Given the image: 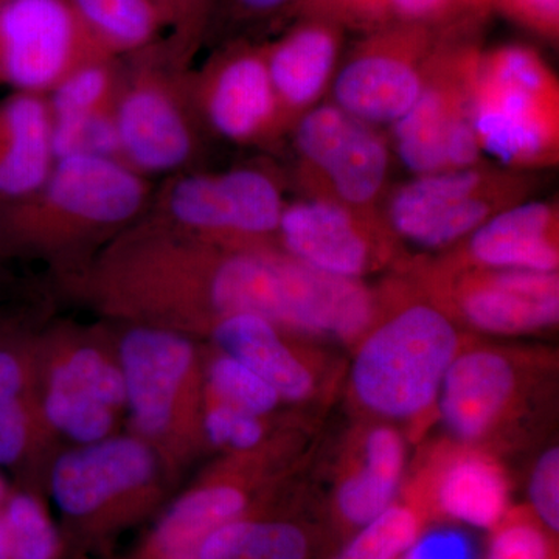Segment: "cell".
Masks as SVG:
<instances>
[{"label":"cell","instance_id":"cell-4","mask_svg":"<svg viewBox=\"0 0 559 559\" xmlns=\"http://www.w3.org/2000/svg\"><path fill=\"white\" fill-rule=\"evenodd\" d=\"M131 58L114 106L120 162L146 179L190 171L205 131L191 100L190 68L173 60L165 40Z\"/></svg>","mask_w":559,"mask_h":559},{"label":"cell","instance_id":"cell-16","mask_svg":"<svg viewBox=\"0 0 559 559\" xmlns=\"http://www.w3.org/2000/svg\"><path fill=\"white\" fill-rule=\"evenodd\" d=\"M347 31L330 17L301 13L271 43L263 44L283 127L293 130L331 87L342 60Z\"/></svg>","mask_w":559,"mask_h":559},{"label":"cell","instance_id":"cell-37","mask_svg":"<svg viewBox=\"0 0 559 559\" xmlns=\"http://www.w3.org/2000/svg\"><path fill=\"white\" fill-rule=\"evenodd\" d=\"M491 11L540 39L557 43L559 36V0H488Z\"/></svg>","mask_w":559,"mask_h":559},{"label":"cell","instance_id":"cell-5","mask_svg":"<svg viewBox=\"0 0 559 559\" xmlns=\"http://www.w3.org/2000/svg\"><path fill=\"white\" fill-rule=\"evenodd\" d=\"M286 202L277 176L260 167L186 171L154 190L148 215L226 248L277 245Z\"/></svg>","mask_w":559,"mask_h":559},{"label":"cell","instance_id":"cell-14","mask_svg":"<svg viewBox=\"0 0 559 559\" xmlns=\"http://www.w3.org/2000/svg\"><path fill=\"white\" fill-rule=\"evenodd\" d=\"M395 242L384 218L318 197L286 204L277 234L280 249L293 259L356 280L392 260Z\"/></svg>","mask_w":559,"mask_h":559},{"label":"cell","instance_id":"cell-42","mask_svg":"<svg viewBox=\"0 0 559 559\" xmlns=\"http://www.w3.org/2000/svg\"><path fill=\"white\" fill-rule=\"evenodd\" d=\"M400 559H404V557H401Z\"/></svg>","mask_w":559,"mask_h":559},{"label":"cell","instance_id":"cell-29","mask_svg":"<svg viewBox=\"0 0 559 559\" xmlns=\"http://www.w3.org/2000/svg\"><path fill=\"white\" fill-rule=\"evenodd\" d=\"M64 543L35 495L9 492L0 507V559H62Z\"/></svg>","mask_w":559,"mask_h":559},{"label":"cell","instance_id":"cell-28","mask_svg":"<svg viewBox=\"0 0 559 559\" xmlns=\"http://www.w3.org/2000/svg\"><path fill=\"white\" fill-rule=\"evenodd\" d=\"M123 64L117 58H100L73 70L46 95L51 124L75 123L114 112Z\"/></svg>","mask_w":559,"mask_h":559},{"label":"cell","instance_id":"cell-41","mask_svg":"<svg viewBox=\"0 0 559 559\" xmlns=\"http://www.w3.org/2000/svg\"><path fill=\"white\" fill-rule=\"evenodd\" d=\"M2 250H5V248H3L2 242H0V252H2Z\"/></svg>","mask_w":559,"mask_h":559},{"label":"cell","instance_id":"cell-35","mask_svg":"<svg viewBox=\"0 0 559 559\" xmlns=\"http://www.w3.org/2000/svg\"><path fill=\"white\" fill-rule=\"evenodd\" d=\"M204 426L213 444L235 451L253 450L264 437L261 417L219 401L205 415Z\"/></svg>","mask_w":559,"mask_h":559},{"label":"cell","instance_id":"cell-25","mask_svg":"<svg viewBox=\"0 0 559 559\" xmlns=\"http://www.w3.org/2000/svg\"><path fill=\"white\" fill-rule=\"evenodd\" d=\"M312 551L304 522L255 510L212 533L197 559H311Z\"/></svg>","mask_w":559,"mask_h":559},{"label":"cell","instance_id":"cell-12","mask_svg":"<svg viewBox=\"0 0 559 559\" xmlns=\"http://www.w3.org/2000/svg\"><path fill=\"white\" fill-rule=\"evenodd\" d=\"M106 55L69 0H0V86L47 95L73 70Z\"/></svg>","mask_w":559,"mask_h":559},{"label":"cell","instance_id":"cell-38","mask_svg":"<svg viewBox=\"0 0 559 559\" xmlns=\"http://www.w3.org/2000/svg\"><path fill=\"white\" fill-rule=\"evenodd\" d=\"M404 559H473L468 540L455 533L425 532L412 544L409 550L403 555Z\"/></svg>","mask_w":559,"mask_h":559},{"label":"cell","instance_id":"cell-24","mask_svg":"<svg viewBox=\"0 0 559 559\" xmlns=\"http://www.w3.org/2000/svg\"><path fill=\"white\" fill-rule=\"evenodd\" d=\"M255 510L241 485L223 481L193 489L165 510L138 559H197L212 533Z\"/></svg>","mask_w":559,"mask_h":559},{"label":"cell","instance_id":"cell-13","mask_svg":"<svg viewBox=\"0 0 559 559\" xmlns=\"http://www.w3.org/2000/svg\"><path fill=\"white\" fill-rule=\"evenodd\" d=\"M190 94L205 131L238 145H271L288 134L263 44L238 40L189 72Z\"/></svg>","mask_w":559,"mask_h":559},{"label":"cell","instance_id":"cell-40","mask_svg":"<svg viewBox=\"0 0 559 559\" xmlns=\"http://www.w3.org/2000/svg\"><path fill=\"white\" fill-rule=\"evenodd\" d=\"M7 496H9V489L5 488L2 479H0V507H2L3 502H5Z\"/></svg>","mask_w":559,"mask_h":559},{"label":"cell","instance_id":"cell-20","mask_svg":"<svg viewBox=\"0 0 559 559\" xmlns=\"http://www.w3.org/2000/svg\"><path fill=\"white\" fill-rule=\"evenodd\" d=\"M124 401L120 369L95 349L83 348L55 369L44 409L55 428L87 444L108 436Z\"/></svg>","mask_w":559,"mask_h":559},{"label":"cell","instance_id":"cell-8","mask_svg":"<svg viewBox=\"0 0 559 559\" xmlns=\"http://www.w3.org/2000/svg\"><path fill=\"white\" fill-rule=\"evenodd\" d=\"M415 272L430 299L477 333L521 336L558 323V272L489 270L447 255Z\"/></svg>","mask_w":559,"mask_h":559},{"label":"cell","instance_id":"cell-17","mask_svg":"<svg viewBox=\"0 0 559 559\" xmlns=\"http://www.w3.org/2000/svg\"><path fill=\"white\" fill-rule=\"evenodd\" d=\"M411 500L428 518H444L469 527L491 532L510 511V484L502 465L491 452L465 447L436 455Z\"/></svg>","mask_w":559,"mask_h":559},{"label":"cell","instance_id":"cell-27","mask_svg":"<svg viewBox=\"0 0 559 559\" xmlns=\"http://www.w3.org/2000/svg\"><path fill=\"white\" fill-rule=\"evenodd\" d=\"M380 27L407 25L452 35H480L488 0H345Z\"/></svg>","mask_w":559,"mask_h":559},{"label":"cell","instance_id":"cell-19","mask_svg":"<svg viewBox=\"0 0 559 559\" xmlns=\"http://www.w3.org/2000/svg\"><path fill=\"white\" fill-rule=\"evenodd\" d=\"M558 216L554 202H518L485 221L447 257L489 270L558 272Z\"/></svg>","mask_w":559,"mask_h":559},{"label":"cell","instance_id":"cell-32","mask_svg":"<svg viewBox=\"0 0 559 559\" xmlns=\"http://www.w3.org/2000/svg\"><path fill=\"white\" fill-rule=\"evenodd\" d=\"M210 384L219 403L257 417L271 414L282 403L275 389L260 374L227 355H221L210 367Z\"/></svg>","mask_w":559,"mask_h":559},{"label":"cell","instance_id":"cell-30","mask_svg":"<svg viewBox=\"0 0 559 559\" xmlns=\"http://www.w3.org/2000/svg\"><path fill=\"white\" fill-rule=\"evenodd\" d=\"M27 381L21 353L9 344H0V466L17 465L27 452Z\"/></svg>","mask_w":559,"mask_h":559},{"label":"cell","instance_id":"cell-23","mask_svg":"<svg viewBox=\"0 0 559 559\" xmlns=\"http://www.w3.org/2000/svg\"><path fill=\"white\" fill-rule=\"evenodd\" d=\"M406 466V443L393 426H371L359 443L355 466L342 474L334 491V516L356 532L395 503Z\"/></svg>","mask_w":559,"mask_h":559},{"label":"cell","instance_id":"cell-1","mask_svg":"<svg viewBox=\"0 0 559 559\" xmlns=\"http://www.w3.org/2000/svg\"><path fill=\"white\" fill-rule=\"evenodd\" d=\"M382 300L356 342L349 392L374 417L415 421L436 411L441 382L462 349L459 323L421 288Z\"/></svg>","mask_w":559,"mask_h":559},{"label":"cell","instance_id":"cell-26","mask_svg":"<svg viewBox=\"0 0 559 559\" xmlns=\"http://www.w3.org/2000/svg\"><path fill=\"white\" fill-rule=\"evenodd\" d=\"M91 38L109 57H135L168 38L156 0H69Z\"/></svg>","mask_w":559,"mask_h":559},{"label":"cell","instance_id":"cell-39","mask_svg":"<svg viewBox=\"0 0 559 559\" xmlns=\"http://www.w3.org/2000/svg\"><path fill=\"white\" fill-rule=\"evenodd\" d=\"M305 2L307 0H231L235 9L241 14L259 17V20L280 16V14H293L296 17Z\"/></svg>","mask_w":559,"mask_h":559},{"label":"cell","instance_id":"cell-10","mask_svg":"<svg viewBox=\"0 0 559 559\" xmlns=\"http://www.w3.org/2000/svg\"><path fill=\"white\" fill-rule=\"evenodd\" d=\"M154 466L153 452L142 441H94L55 463L51 498L73 535L103 538L145 509Z\"/></svg>","mask_w":559,"mask_h":559},{"label":"cell","instance_id":"cell-3","mask_svg":"<svg viewBox=\"0 0 559 559\" xmlns=\"http://www.w3.org/2000/svg\"><path fill=\"white\" fill-rule=\"evenodd\" d=\"M474 128L495 164L527 173L557 164L559 86L538 50L518 43L481 49Z\"/></svg>","mask_w":559,"mask_h":559},{"label":"cell","instance_id":"cell-7","mask_svg":"<svg viewBox=\"0 0 559 559\" xmlns=\"http://www.w3.org/2000/svg\"><path fill=\"white\" fill-rule=\"evenodd\" d=\"M480 35L451 36L441 44L421 94L393 127L396 154L415 176L481 162L474 128V90Z\"/></svg>","mask_w":559,"mask_h":559},{"label":"cell","instance_id":"cell-31","mask_svg":"<svg viewBox=\"0 0 559 559\" xmlns=\"http://www.w3.org/2000/svg\"><path fill=\"white\" fill-rule=\"evenodd\" d=\"M426 518L411 503H393L331 559H400L425 532Z\"/></svg>","mask_w":559,"mask_h":559},{"label":"cell","instance_id":"cell-34","mask_svg":"<svg viewBox=\"0 0 559 559\" xmlns=\"http://www.w3.org/2000/svg\"><path fill=\"white\" fill-rule=\"evenodd\" d=\"M168 22L165 46L179 64L190 68L212 16L215 0H156Z\"/></svg>","mask_w":559,"mask_h":559},{"label":"cell","instance_id":"cell-9","mask_svg":"<svg viewBox=\"0 0 559 559\" xmlns=\"http://www.w3.org/2000/svg\"><path fill=\"white\" fill-rule=\"evenodd\" d=\"M290 132L310 197L384 218L378 204L388 187L390 150L377 127L331 102L304 114Z\"/></svg>","mask_w":559,"mask_h":559},{"label":"cell","instance_id":"cell-21","mask_svg":"<svg viewBox=\"0 0 559 559\" xmlns=\"http://www.w3.org/2000/svg\"><path fill=\"white\" fill-rule=\"evenodd\" d=\"M285 331L260 316L234 314L213 325V340L223 355L260 374L280 399L305 403L318 396V364L294 348Z\"/></svg>","mask_w":559,"mask_h":559},{"label":"cell","instance_id":"cell-15","mask_svg":"<svg viewBox=\"0 0 559 559\" xmlns=\"http://www.w3.org/2000/svg\"><path fill=\"white\" fill-rule=\"evenodd\" d=\"M527 382L524 360L491 345H463L441 382L436 409L455 441L479 448L516 415Z\"/></svg>","mask_w":559,"mask_h":559},{"label":"cell","instance_id":"cell-6","mask_svg":"<svg viewBox=\"0 0 559 559\" xmlns=\"http://www.w3.org/2000/svg\"><path fill=\"white\" fill-rule=\"evenodd\" d=\"M535 180L498 164L415 176L393 191L384 212L396 240L441 252L469 237L496 213L528 200Z\"/></svg>","mask_w":559,"mask_h":559},{"label":"cell","instance_id":"cell-18","mask_svg":"<svg viewBox=\"0 0 559 559\" xmlns=\"http://www.w3.org/2000/svg\"><path fill=\"white\" fill-rule=\"evenodd\" d=\"M120 364L135 426L145 436H162L193 364V345L173 331L138 326L120 342Z\"/></svg>","mask_w":559,"mask_h":559},{"label":"cell","instance_id":"cell-11","mask_svg":"<svg viewBox=\"0 0 559 559\" xmlns=\"http://www.w3.org/2000/svg\"><path fill=\"white\" fill-rule=\"evenodd\" d=\"M452 33L390 25L364 33L342 58L333 103L371 127L395 124L417 102L430 64Z\"/></svg>","mask_w":559,"mask_h":559},{"label":"cell","instance_id":"cell-36","mask_svg":"<svg viewBox=\"0 0 559 559\" xmlns=\"http://www.w3.org/2000/svg\"><path fill=\"white\" fill-rule=\"evenodd\" d=\"M530 511L551 535L559 533V450L544 451L528 479Z\"/></svg>","mask_w":559,"mask_h":559},{"label":"cell","instance_id":"cell-22","mask_svg":"<svg viewBox=\"0 0 559 559\" xmlns=\"http://www.w3.org/2000/svg\"><path fill=\"white\" fill-rule=\"evenodd\" d=\"M55 162L46 95L10 92L0 100V207L31 198Z\"/></svg>","mask_w":559,"mask_h":559},{"label":"cell","instance_id":"cell-33","mask_svg":"<svg viewBox=\"0 0 559 559\" xmlns=\"http://www.w3.org/2000/svg\"><path fill=\"white\" fill-rule=\"evenodd\" d=\"M485 559H558L557 536L528 509H510L491 530Z\"/></svg>","mask_w":559,"mask_h":559},{"label":"cell","instance_id":"cell-2","mask_svg":"<svg viewBox=\"0 0 559 559\" xmlns=\"http://www.w3.org/2000/svg\"><path fill=\"white\" fill-rule=\"evenodd\" d=\"M150 179L110 157L69 156L27 200L0 207L5 249L60 252L119 235L146 215Z\"/></svg>","mask_w":559,"mask_h":559}]
</instances>
